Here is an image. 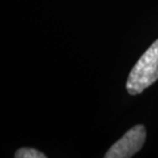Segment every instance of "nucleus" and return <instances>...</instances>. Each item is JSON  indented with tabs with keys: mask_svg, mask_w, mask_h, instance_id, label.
<instances>
[{
	"mask_svg": "<svg viewBox=\"0 0 158 158\" xmlns=\"http://www.w3.org/2000/svg\"><path fill=\"white\" fill-rule=\"evenodd\" d=\"M158 80V39L143 53L131 69L126 81V90L135 96Z\"/></svg>",
	"mask_w": 158,
	"mask_h": 158,
	"instance_id": "obj_1",
	"label": "nucleus"
},
{
	"mask_svg": "<svg viewBox=\"0 0 158 158\" xmlns=\"http://www.w3.org/2000/svg\"><path fill=\"white\" fill-rule=\"evenodd\" d=\"M146 140V129L142 124L131 127L107 151L105 158H129L139 152Z\"/></svg>",
	"mask_w": 158,
	"mask_h": 158,
	"instance_id": "obj_2",
	"label": "nucleus"
},
{
	"mask_svg": "<svg viewBox=\"0 0 158 158\" xmlns=\"http://www.w3.org/2000/svg\"><path fill=\"white\" fill-rule=\"evenodd\" d=\"M15 158H46L45 154L40 151L34 149V148H21L15 154Z\"/></svg>",
	"mask_w": 158,
	"mask_h": 158,
	"instance_id": "obj_3",
	"label": "nucleus"
}]
</instances>
